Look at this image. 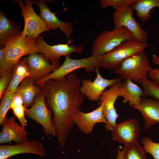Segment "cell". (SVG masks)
Instances as JSON below:
<instances>
[{
    "mask_svg": "<svg viewBox=\"0 0 159 159\" xmlns=\"http://www.w3.org/2000/svg\"><path fill=\"white\" fill-rule=\"evenodd\" d=\"M81 85L80 79L73 72L64 81L49 80L40 87L45 95L46 105L53 114L52 122L62 148L65 146L67 136L75 125L74 115L80 110L84 100Z\"/></svg>",
    "mask_w": 159,
    "mask_h": 159,
    "instance_id": "cell-1",
    "label": "cell"
},
{
    "mask_svg": "<svg viewBox=\"0 0 159 159\" xmlns=\"http://www.w3.org/2000/svg\"><path fill=\"white\" fill-rule=\"evenodd\" d=\"M98 57L92 55L90 56L82 59H74L69 55L65 57L62 64L48 76L45 77L35 83L40 87L49 80L62 81L66 80L65 77L73 71L80 68H84L87 72L95 71L99 68Z\"/></svg>",
    "mask_w": 159,
    "mask_h": 159,
    "instance_id": "cell-2",
    "label": "cell"
},
{
    "mask_svg": "<svg viewBox=\"0 0 159 159\" xmlns=\"http://www.w3.org/2000/svg\"><path fill=\"white\" fill-rule=\"evenodd\" d=\"M148 45L134 39L127 41L110 51L98 57L100 67L107 70L119 67L129 57L144 51Z\"/></svg>",
    "mask_w": 159,
    "mask_h": 159,
    "instance_id": "cell-3",
    "label": "cell"
},
{
    "mask_svg": "<svg viewBox=\"0 0 159 159\" xmlns=\"http://www.w3.org/2000/svg\"><path fill=\"white\" fill-rule=\"evenodd\" d=\"M150 68L148 58L142 51L127 58L119 67L111 72L119 75L122 80L129 79L134 82H139L147 77Z\"/></svg>",
    "mask_w": 159,
    "mask_h": 159,
    "instance_id": "cell-4",
    "label": "cell"
},
{
    "mask_svg": "<svg viewBox=\"0 0 159 159\" xmlns=\"http://www.w3.org/2000/svg\"><path fill=\"white\" fill-rule=\"evenodd\" d=\"M133 39L134 38L132 34L124 27L104 31L94 41L91 54L97 57H100L123 42Z\"/></svg>",
    "mask_w": 159,
    "mask_h": 159,
    "instance_id": "cell-5",
    "label": "cell"
},
{
    "mask_svg": "<svg viewBox=\"0 0 159 159\" xmlns=\"http://www.w3.org/2000/svg\"><path fill=\"white\" fill-rule=\"evenodd\" d=\"M3 45L6 59L14 64L24 56L38 53L36 39L23 35L21 32L9 38Z\"/></svg>",
    "mask_w": 159,
    "mask_h": 159,
    "instance_id": "cell-6",
    "label": "cell"
},
{
    "mask_svg": "<svg viewBox=\"0 0 159 159\" xmlns=\"http://www.w3.org/2000/svg\"><path fill=\"white\" fill-rule=\"evenodd\" d=\"M52 113L46 105L45 95L42 90L36 97L33 105L25 110V115L28 118L42 126L45 135L56 137Z\"/></svg>",
    "mask_w": 159,
    "mask_h": 159,
    "instance_id": "cell-7",
    "label": "cell"
},
{
    "mask_svg": "<svg viewBox=\"0 0 159 159\" xmlns=\"http://www.w3.org/2000/svg\"><path fill=\"white\" fill-rule=\"evenodd\" d=\"M24 1L25 4L21 0L16 1L19 3L24 21V27L21 32L23 35L36 39L41 33L49 31L50 29L34 10L33 1Z\"/></svg>",
    "mask_w": 159,
    "mask_h": 159,
    "instance_id": "cell-8",
    "label": "cell"
},
{
    "mask_svg": "<svg viewBox=\"0 0 159 159\" xmlns=\"http://www.w3.org/2000/svg\"><path fill=\"white\" fill-rule=\"evenodd\" d=\"M133 11L131 6H128L121 7L115 11L113 15L114 28L124 27L132 34L134 40L147 43L146 32L133 17Z\"/></svg>",
    "mask_w": 159,
    "mask_h": 159,
    "instance_id": "cell-9",
    "label": "cell"
},
{
    "mask_svg": "<svg viewBox=\"0 0 159 159\" xmlns=\"http://www.w3.org/2000/svg\"><path fill=\"white\" fill-rule=\"evenodd\" d=\"M43 38L42 36H39L36 39L37 48L38 53L44 54L51 64L59 61L62 56L66 57L73 53L81 54L84 49L83 45L78 47L74 44L69 45L72 41L66 44L49 45Z\"/></svg>",
    "mask_w": 159,
    "mask_h": 159,
    "instance_id": "cell-10",
    "label": "cell"
},
{
    "mask_svg": "<svg viewBox=\"0 0 159 159\" xmlns=\"http://www.w3.org/2000/svg\"><path fill=\"white\" fill-rule=\"evenodd\" d=\"M122 81L110 86L109 89L103 92L99 100L102 105V113L106 119L105 129L112 130L116 125V120L119 116L115 108V102L119 97Z\"/></svg>",
    "mask_w": 159,
    "mask_h": 159,
    "instance_id": "cell-11",
    "label": "cell"
},
{
    "mask_svg": "<svg viewBox=\"0 0 159 159\" xmlns=\"http://www.w3.org/2000/svg\"><path fill=\"white\" fill-rule=\"evenodd\" d=\"M95 71L96 73V77L94 81L88 79L81 81V91L84 96L91 101L99 100L106 88L122 81L119 77L111 79L103 78L100 73L99 68Z\"/></svg>",
    "mask_w": 159,
    "mask_h": 159,
    "instance_id": "cell-12",
    "label": "cell"
},
{
    "mask_svg": "<svg viewBox=\"0 0 159 159\" xmlns=\"http://www.w3.org/2000/svg\"><path fill=\"white\" fill-rule=\"evenodd\" d=\"M1 125L0 143L1 145L10 144L12 141L19 144L29 140V133L26 130L25 127L16 122L14 115L6 117Z\"/></svg>",
    "mask_w": 159,
    "mask_h": 159,
    "instance_id": "cell-13",
    "label": "cell"
},
{
    "mask_svg": "<svg viewBox=\"0 0 159 159\" xmlns=\"http://www.w3.org/2000/svg\"><path fill=\"white\" fill-rule=\"evenodd\" d=\"M25 58L28 65L30 77L35 83L60 66L59 61L51 64L44 54L38 53L30 54Z\"/></svg>",
    "mask_w": 159,
    "mask_h": 159,
    "instance_id": "cell-14",
    "label": "cell"
},
{
    "mask_svg": "<svg viewBox=\"0 0 159 159\" xmlns=\"http://www.w3.org/2000/svg\"><path fill=\"white\" fill-rule=\"evenodd\" d=\"M23 153L35 154L42 158L46 155L44 145L36 139L15 145L5 144L0 145V159H6L17 155Z\"/></svg>",
    "mask_w": 159,
    "mask_h": 159,
    "instance_id": "cell-15",
    "label": "cell"
},
{
    "mask_svg": "<svg viewBox=\"0 0 159 159\" xmlns=\"http://www.w3.org/2000/svg\"><path fill=\"white\" fill-rule=\"evenodd\" d=\"M111 131L112 140L125 145L138 140L140 129L136 119H129L116 124Z\"/></svg>",
    "mask_w": 159,
    "mask_h": 159,
    "instance_id": "cell-16",
    "label": "cell"
},
{
    "mask_svg": "<svg viewBox=\"0 0 159 159\" xmlns=\"http://www.w3.org/2000/svg\"><path fill=\"white\" fill-rule=\"evenodd\" d=\"M73 121L79 130L85 134L91 133L96 124H106L107 122L102 113V105L101 103L98 107L90 112L85 113L78 110L74 115Z\"/></svg>",
    "mask_w": 159,
    "mask_h": 159,
    "instance_id": "cell-17",
    "label": "cell"
},
{
    "mask_svg": "<svg viewBox=\"0 0 159 159\" xmlns=\"http://www.w3.org/2000/svg\"><path fill=\"white\" fill-rule=\"evenodd\" d=\"M48 0L33 1V4L37 5L39 10V16L45 22L51 29H60L67 38H69L73 32V23L62 21L59 20L55 13L50 10L46 4Z\"/></svg>",
    "mask_w": 159,
    "mask_h": 159,
    "instance_id": "cell-18",
    "label": "cell"
},
{
    "mask_svg": "<svg viewBox=\"0 0 159 159\" xmlns=\"http://www.w3.org/2000/svg\"><path fill=\"white\" fill-rule=\"evenodd\" d=\"M132 107L138 110L145 121V127L148 129L159 123V100L153 98H142L139 104Z\"/></svg>",
    "mask_w": 159,
    "mask_h": 159,
    "instance_id": "cell-19",
    "label": "cell"
},
{
    "mask_svg": "<svg viewBox=\"0 0 159 159\" xmlns=\"http://www.w3.org/2000/svg\"><path fill=\"white\" fill-rule=\"evenodd\" d=\"M143 95V89L130 79L122 82L119 96L123 98L124 103L128 102L133 107L139 104Z\"/></svg>",
    "mask_w": 159,
    "mask_h": 159,
    "instance_id": "cell-20",
    "label": "cell"
},
{
    "mask_svg": "<svg viewBox=\"0 0 159 159\" xmlns=\"http://www.w3.org/2000/svg\"><path fill=\"white\" fill-rule=\"evenodd\" d=\"M34 83L30 77H27L21 82L15 92L21 96L26 109L33 105L36 97L41 90L40 87Z\"/></svg>",
    "mask_w": 159,
    "mask_h": 159,
    "instance_id": "cell-21",
    "label": "cell"
},
{
    "mask_svg": "<svg viewBox=\"0 0 159 159\" xmlns=\"http://www.w3.org/2000/svg\"><path fill=\"white\" fill-rule=\"evenodd\" d=\"M30 75L28 65L25 58L20 59L14 65L12 77L6 90L15 93L23 80Z\"/></svg>",
    "mask_w": 159,
    "mask_h": 159,
    "instance_id": "cell-22",
    "label": "cell"
},
{
    "mask_svg": "<svg viewBox=\"0 0 159 159\" xmlns=\"http://www.w3.org/2000/svg\"><path fill=\"white\" fill-rule=\"evenodd\" d=\"M20 25L16 24L8 18L4 13L0 11V46L9 37L21 32Z\"/></svg>",
    "mask_w": 159,
    "mask_h": 159,
    "instance_id": "cell-23",
    "label": "cell"
},
{
    "mask_svg": "<svg viewBox=\"0 0 159 159\" xmlns=\"http://www.w3.org/2000/svg\"><path fill=\"white\" fill-rule=\"evenodd\" d=\"M131 7L135 11L138 18L145 22L151 18V10L159 7V0H137Z\"/></svg>",
    "mask_w": 159,
    "mask_h": 159,
    "instance_id": "cell-24",
    "label": "cell"
},
{
    "mask_svg": "<svg viewBox=\"0 0 159 159\" xmlns=\"http://www.w3.org/2000/svg\"><path fill=\"white\" fill-rule=\"evenodd\" d=\"M122 150L124 159H147L145 149L138 140L125 144Z\"/></svg>",
    "mask_w": 159,
    "mask_h": 159,
    "instance_id": "cell-25",
    "label": "cell"
},
{
    "mask_svg": "<svg viewBox=\"0 0 159 159\" xmlns=\"http://www.w3.org/2000/svg\"><path fill=\"white\" fill-rule=\"evenodd\" d=\"M138 83L143 88V97H150L159 100V85L148 77L142 79Z\"/></svg>",
    "mask_w": 159,
    "mask_h": 159,
    "instance_id": "cell-26",
    "label": "cell"
},
{
    "mask_svg": "<svg viewBox=\"0 0 159 159\" xmlns=\"http://www.w3.org/2000/svg\"><path fill=\"white\" fill-rule=\"evenodd\" d=\"M14 93L6 90L1 98L0 104V125L6 117Z\"/></svg>",
    "mask_w": 159,
    "mask_h": 159,
    "instance_id": "cell-27",
    "label": "cell"
},
{
    "mask_svg": "<svg viewBox=\"0 0 159 159\" xmlns=\"http://www.w3.org/2000/svg\"><path fill=\"white\" fill-rule=\"evenodd\" d=\"M137 0H100L99 3L102 9L112 7L115 11L121 7L131 6Z\"/></svg>",
    "mask_w": 159,
    "mask_h": 159,
    "instance_id": "cell-28",
    "label": "cell"
},
{
    "mask_svg": "<svg viewBox=\"0 0 159 159\" xmlns=\"http://www.w3.org/2000/svg\"><path fill=\"white\" fill-rule=\"evenodd\" d=\"M141 142L146 153L151 154L154 159H159V143L153 142L148 136L143 137Z\"/></svg>",
    "mask_w": 159,
    "mask_h": 159,
    "instance_id": "cell-29",
    "label": "cell"
},
{
    "mask_svg": "<svg viewBox=\"0 0 159 159\" xmlns=\"http://www.w3.org/2000/svg\"><path fill=\"white\" fill-rule=\"evenodd\" d=\"M10 109L12 110L14 116L18 119L21 125L25 127L27 126L28 122L25 116L26 108L23 104L13 106Z\"/></svg>",
    "mask_w": 159,
    "mask_h": 159,
    "instance_id": "cell-30",
    "label": "cell"
},
{
    "mask_svg": "<svg viewBox=\"0 0 159 159\" xmlns=\"http://www.w3.org/2000/svg\"><path fill=\"white\" fill-rule=\"evenodd\" d=\"M4 47L0 49V75L13 70L15 64L7 60L4 53Z\"/></svg>",
    "mask_w": 159,
    "mask_h": 159,
    "instance_id": "cell-31",
    "label": "cell"
},
{
    "mask_svg": "<svg viewBox=\"0 0 159 159\" xmlns=\"http://www.w3.org/2000/svg\"><path fill=\"white\" fill-rule=\"evenodd\" d=\"M13 70L4 73L0 75V99H1L7 89L8 84L9 83L12 77Z\"/></svg>",
    "mask_w": 159,
    "mask_h": 159,
    "instance_id": "cell-32",
    "label": "cell"
},
{
    "mask_svg": "<svg viewBox=\"0 0 159 159\" xmlns=\"http://www.w3.org/2000/svg\"><path fill=\"white\" fill-rule=\"evenodd\" d=\"M148 74L151 80L159 86V68L153 69L150 67Z\"/></svg>",
    "mask_w": 159,
    "mask_h": 159,
    "instance_id": "cell-33",
    "label": "cell"
},
{
    "mask_svg": "<svg viewBox=\"0 0 159 159\" xmlns=\"http://www.w3.org/2000/svg\"><path fill=\"white\" fill-rule=\"evenodd\" d=\"M22 104H23V102L21 97L19 94L15 92L13 96L10 109L11 107L13 106Z\"/></svg>",
    "mask_w": 159,
    "mask_h": 159,
    "instance_id": "cell-34",
    "label": "cell"
},
{
    "mask_svg": "<svg viewBox=\"0 0 159 159\" xmlns=\"http://www.w3.org/2000/svg\"><path fill=\"white\" fill-rule=\"evenodd\" d=\"M117 150V156L116 159H124L123 150H121L119 148H118Z\"/></svg>",
    "mask_w": 159,
    "mask_h": 159,
    "instance_id": "cell-35",
    "label": "cell"
},
{
    "mask_svg": "<svg viewBox=\"0 0 159 159\" xmlns=\"http://www.w3.org/2000/svg\"><path fill=\"white\" fill-rule=\"evenodd\" d=\"M152 61L155 64L159 65V55H156L155 54H153Z\"/></svg>",
    "mask_w": 159,
    "mask_h": 159,
    "instance_id": "cell-36",
    "label": "cell"
},
{
    "mask_svg": "<svg viewBox=\"0 0 159 159\" xmlns=\"http://www.w3.org/2000/svg\"><path fill=\"white\" fill-rule=\"evenodd\" d=\"M6 159H10V158H7Z\"/></svg>",
    "mask_w": 159,
    "mask_h": 159,
    "instance_id": "cell-37",
    "label": "cell"
}]
</instances>
